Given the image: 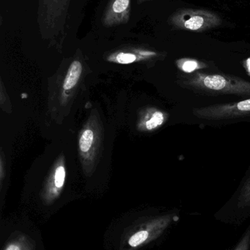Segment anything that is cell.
Masks as SVG:
<instances>
[{
    "instance_id": "cell-6",
    "label": "cell",
    "mask_w": 250,
    "mask_h": 250,
    "mask_svg": "<svg viewBox=\"0 0 250 250\" xmlns=\"http://www.w3.org/2000/svg\"><path fill=\"white\" fill-rule=\"evenodd\" d=\"M35 244L29 236L20 234L9 241L3 250H35Z\"/></svg>"
},
{
    "instance_id": "cell-5",
    "label": "cell",
    "mask_w": 250,
    "mask_h": 250,
    "mask_svg": "<svg viewBox=\"0 0 250 250\" xmlns=\"http://www.w3.org/2000/svg\"><path fill=\"white\" fill-rule=\"evenodd\" d=\"M131 0H113L106 11L104 18L107 26L126 23L130 14Z\"/></svg>"
},
{
    "instance_id": "cell-7",
    "label": "cell",
    "mask_w": 250,
    "mask_h": 250,
    "mask_svg": "<svg viewBox=\"0 0 250 250\" xmlns=\"http://www.w3.org/2000/svg\"><path fill=\"white\" fill-rule=\"evenodd\" d=\"M82 72V65L80 62L76 60L73 62L68 70L67 75L63 83V88L66 90L73 89L79 82Z\"/></svg>"
},
{
    "instance_id": "cell-13",
    "label": "cell",
    "mask_w": 250,
    "mask_h": 250,
    "mask_svg": "<svg viewBox=\"0 0 250 250\" xmlns=\"http://www.w3.org/2000/svg\"><path fill=\"white\" fill-rule=\"evenodd\" d=\"M250 229H248L242 236L239 243L233 250H250Z\"/></svg>"
},
{
    "instance_id": "cell-12",
    "label": "cell",
    "mask_w": 250,
    "mask_h": 250,
    "mask_svg": "<svg viewBox=\"0 0 250 250\" xmlns=\"http://www.w3.org/2000/svg\"><path fill=\"white\" fill-rule=\"evenodd\" d=\"M65 178H66V170L63 166H60L55 170L54 174V185L56 188L57 195L64 185Z\"/></svg>"
},
{
    "instance_id": "cell-4",
    "label": "cell",
    "mask_w": 250,
    "mask_h": 250,
    "mask_svg": "<svg viewBox=\"0 0 250 250\" xmlns=\"http://www.w3.org/2000/svg\"><path fill=\"white\" fill-rule=\"evenodd\" d=\"M193 114L207 121H232L250 117V98L235 104H217L195 108Z\"/></svg>"
},
{
    "instance_id": "cell-2",
    "label": "cell",
    "mask_w": 250,
    "mask_h": 250,
    "mask_svg": "<svg viewBox=\"0 0 250 250\" xmlns=\"http://www.w3.org/2000/svg\"><path fill=\"white\" fill-rule=\"evenodd\" d=\"M170 22L178 29L201 32L220 26L222 19L210 10L183 8L171 16Z\"/></svg>"
},
{
    "instance_id": "cell-16",
    "label": "cell",
    "mask_w": 250,
    "mask_h": 250,
    "mask_svg": "<svg viewBox=\"0 0 250 250\" xmlns=\"http://www.w3.org/2000/svg\"><path fill=\"white\" fill-rule=\"evenodd\" d=\"M139 1H145V0H139Z\"/></svg>"
},
{
    "instance_id": "cell-8",
    "label": "cell",
    "mask_w": 250,
    "mask_h": 250,
    "mask_svg": "<svg viewBox=\"0 0 250 250\" xmlns=\"http://www.w3.org/2000/svg\"><path fill=\"white\" fill-rule=\"evenodd\" d=\"M237 207L239 208L250 207V167L238 192Z\"/></svg>"
},
{
    "instance_id": "cell-9",
    "label": "cell",
    "mask_w": 250,
    "mask_h": 250,
    "mask_svg": "<svg viewBox=\"0 0 250 250\" xmlns=\"http://www.w3.org/2000/svg\"><path fill=\"white\" fill-rule=\"evenodd\" d=\"M177 64L182 71L187 73V74L194 73L196 70L205 67V64L204 63L201 62L196 60H193V59H182V60H178Z\"/></svg>"
},
{
    "instance_id": "cell-1",
    "label": "cell",
    "mask_w": 250,
    "mask_h": 250,
    "mask_svg": "<svg viewBox=\"0 0 250 250\" xmlns=\"http://www.w3.org/2000/svg\"><path fill=\"white\" fill-rule=\"evenodd\" d=\"M181 85L199 93L250 97V82L227 75L189 73L182 76Z\"/></svg>"
},
{
    "instance_id": "cell-14",
    "label": "cell",
    "mask_w": 250,
    "mask_h": 250,
    "mask_svg": "<svg viewBox=\"0 0 250 250\" xmlns=\"http://www.w3.org/2000/svg\"><path fill=\"white\" fill-rule=\"evenodd\" d=\"M115 59L116 61L120 64H130L136 60V57L130 53H119Z\"/></svg>"
},
{
    "instance_id": "cell-10",
    "label": "cell",
    "mask_w": 250,
    "mask_h": 250,
    "mask_svg": "<svg viewBox=\"0 0 250 250\" xmlns=\"http://www.w3.org/2000/svg\"><path fill=\"white\" fill-rule=\"evenodd\" d=\"M165 119L164 113L159 111H154L151 114L148 120L145 122V128L148 130H154L164 124Z\"/></svg>"
},
{
    "instance_id": "cell-11",
    "label": "cell",
    "mask_w": 250,
    "mask_h": 250,
    "mask_svg": "<svg viewBox=\"0 0 250 250\" xmlns=\"http://www.w3.org/2000/svg\"><path fill=\"white\" fill-rule=\"evenodd\" d=\"M94 140V133L91 129H85L82 132L79 139V148L83 153L88 152L92 145Z\"/></svg>"
},
{
    "instance_id": "cell-15",
    "label": "cell",
    "mask_w": 250,
    "mask_h": 250,
    "mask_svg": "<svg viewBox=\"0 0 250 250\" xmlns=\"http://www.w3.org/2000/svg\"><path fill=\"white\" fill-rule=\"evenodd\" d=\"M244 66L248 71V74L250 75V57L245 60V62H244Z\"/></svg>"
},
{
    "instance_id": "cell-3",
    "label": "cell",
    "mask_w": 250,
    "mask_h": 250,
    "mask_svg": "<svg viewBox=\"0 0 250 250\" xmlns=\"http://www.w3.org/2000/svg\"><path fill=\"white\" fill-rule=\"evenodd\" d=\"M173 214L150 219L135 228L126 236V245L131 250H137L159 238L175 219Z\"/></svg>"
}]
</instances>
